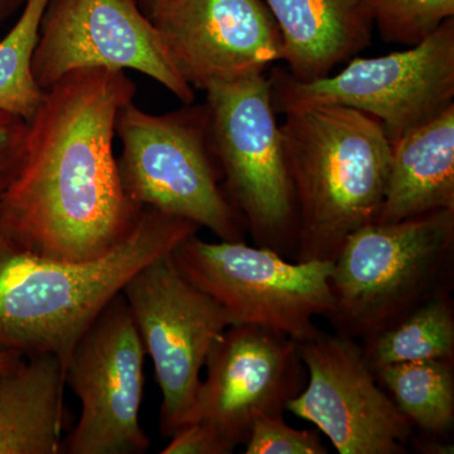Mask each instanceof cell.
Returning <instances> with one entry per match:
<instances>
[{"label": "cell", "instance_id": "obj_1", "mask_svg": "<svg viewBox=\"0 0 454 454\" xmlns=\"http://www.w3.org/2000/svg\"><path fill=\"white\" fill-rule=\"evenodd\" d=\"M137 86L125 71L80 68L44 91L25 162L0 203V231L43 258L89 262L127 240L143 207L114 155L118 114Z\"/></svg>", "mask_w": 454, "mask_h": 454}, {"label": "cell", "instance_id": "obj_2", "mask_svg": "<svg viewBox=\"0 0 454 454\" xmlns=\"http://www.w3.org/2000/svg\"><path fill=\"white\" fill-rule=\"evenodd\" d=\"M200 229L143 207L127 240L89 262L35 255L0 231V351L55 355L65 367L77 340L128 280Z\"/></svg>", "mask_w": 454, "mask_h": 454}, {"label": "cell", "instance_id": "obj_3", "mask_svg": "<svg viewBox=\"0 0 454 454\" xmlns=\"http://www.w3.org/2000/svg\"><path fill=\"white\" fill-rule=\"evenodd\" d=\"M280 114L297 212L293 260L333 262L346 238L378 217L391 142L378 119L351 107L313 104Z\"/></svg>", "mask_w": 454, "mask_h": 454}, {"label": "cell", "instance_id": "obj_4", "mask_svg": "<svg viewBox=\"0 0 454 454\" xmlns=\"http://www.w3.org/2000/svg\"><path fill=\"white\" fill-rule=\"evenodd\" d=\"M454 210L396 223H370L349 234L333 260L337 333L364 342L435 295L450 293Z\"/></svg>", "mask_w": 454, "mask_h": 454}, {"label": "cell", "instance_id": "obj_5", "mask_svg": "<svg viewBox=\"0 0 454 454\" xmlns=\"http://www.w3.org/2000/svg\"><path fill=\"white\" fill-rule=\"evenodd\" d=\"M119 175L140 207L192 221L223 241H244L245 225L229 201L212 146L207 106L166 114L127 104L118 114Z\"/></svg>", "mask_w": 454, "mask_h": 454}, {"label": "cell", "instance_id": "obj_6", "mask_svg": "<svg viewBox=\"0 0 454 454\" xmlns=\"http://www.w3.org/2000/svg\"><path fill=\"white\" fill-rule=\"evenodd\" d=\"M205 91L227 199L256 247L293 260L297 212L270 82L255 74Z\"/></svg>", "mask_w": 454, "mask_h": 454}, {"label": "cell", "instance_id": "obj_7", "mask_svg": "<svg viewBox=\"0 0 454 454\" xmlns=\"http://www.w3.org/2000/svg\"><path fill=\"white\" fill-rule=\"evenodd\" d=\"M172 259L232 325H258L301 343L321 331L316 317L327 318L333 310L331 260L295 262L245 241L210 243L197 234L179 245Z\"/></svg>", "mask_w": 454, "mask_h": 454}, {"label": "cell", "instance_id": "obj_8", "mask_svg": "<svg viewBox=\"0 0 454 454\" xmlns=\"http://www.w3.org/2000/svg\"><path fill=\"white\" fill-rule=\"evenodd\" d=\"M268 79L277 113L313 104L351 107L378 119L394 143L454 104V18L417 46L356 57L322 79L298 82L283 68Z\"/></svg>", "mask_w": 454, "mask_h": 454}, {"label": "cell", "instance_id": "obj_9", "mask_svg": "<svg viewBox=\"0 0 454 454\" xmlns=\"http://www.w3.org/2000/svg\"><path fill=\"white\" fill-rule=\"evenodd\" d=\"M162 393L160 433L170 438L193 422L206 358L231 318L188 282L172 254L139 269L122 288Z\"/></svg>", "mask_w": 454, "mask_h": 454}, {"label": "cell", "instance_id": "obj_10", "mask_svg": "<svg viewBox=\"0 0 454 454\" xmlns=\"http://www.w3.org/2000/svg\"><path fill=\"white\" fill-rule=\"evenodd\" d=\"M145 356L121 292L80 337L66 364V384L82 411L64 439V453H146L151 438L139 420Z\"/></svg>", "mask_w": 454, "mask_h": 454}, {"label": "cell", "instance_id": "obj_11", "mask_svg": "<svg viewBox=\"0 0 454 454\" xmlns=\"http://www.w3.org/2000/svg\"><path fill=\"white\" fill-rule=\"evenodd\" d=\"M80 68L137 71L184 104L195 101L157 27L136 0H51L33 53L35 82L46 91Z\"/></svg>", "mask_w": 454, "mask_h": 454}, {"label": "cell", "instance_id": "obj_12", "mask_svg": "<svg viewBox=\"0 0 454 454\" xmlns=\"http://www.w3.org/2000/svg\"><path fill=\"white\" fill-rule=\"evenodd\" d=\"M307 384L286 406L340 454H405L414 427L367 363L358 340L319 331L298 343Z\"/></svg>", "mask_w": 454, "mask_h": 454}, {"label": "cell", "instance_id": "obj_13", "mask_svg": "<svg viewBox=\"0 0 454 454\" xmlns=\"http://www.w3.org/2000/svg\"><path fill=\"white\" fill-rule=\"evenodd\" d=\"M205 366L193 422L207 424L235 450L256 417H283L307 384L297 340L258 325H229Z\"/></svg>", "mask_w": 454, "mask_h": 454}, {"label": "cell", "instance_id": "obj_14", "mask_svg": "<svg viewBox=\"0 0 454 454\" xmlns=\"http://www.w3.org/2000/svg\"><path fill=\"white\" fill-rule=\"evenodd\" d=\"M149 18L193 90L264 74L284 59L282 32L264 0H168Z\"/></svg>", "mask_w": 454, "mask_h": 454}, {"label": "cell", "instance_id": "obj_15", "mask_svg": "<svg viewBox=\"0 0 454 454\" xmlns=\"http://www.w3.org/2000/svg\"><path fill=\"white\" fill-rule=\"evenodd\" d=\"M282 32L283 61L298 82H313L370 46L364 0H264Z\"/></svg>", "mask_w": 454, "mask_h": 454}, {"label": "cell", "instance_id": "obj_16", "mask_svg": "<svg viewBox=\"0 0 454 454\" xmlns=\"http://www.w3.org/2000/svg\"><path fill=\"white\" fill-rule=\"evenodd\" d=\"M65 367L55 355L0 370V454L64 453Z\"/></svg>", "mask_w": 454, "mask_h": 454}, {"label": "cell", "instance_id": "obj_17", "mask_svg": "<svg viewBox=\"0 0 454 454\" xmlns=\"http://www.w3.org/2000/svg\"><path fill=\"white\" fill-rule=\"evenodd\" d=\"M454 210V104L391 143L384 201L373 223Z\"/></svg>", "mask_w": 454, "mask_h": 454}, {"label": "cell", "instance_id": "obj_18", "mask_svg": "<svg viewBox=\"0 0 454 454\" xmlns=\"http://www.w3.org/2000/svg\"><path fill=\"white\" fill-rule=\"evenodd\" d=\"M376 378L411 426L448 434L454 424V360L409 361L376 370Z\"/></svg>", "mask_w": 454, "mask_h": 454}, {"label": "cell", "instance_id": "obj_19", "mask_svg": "<svg viewBox=\"0 0 454 454\" xmlns=\"http://www.w3.org/2000/svg\"><path fill=\"white\" fill-rule=\"evenodd\" d=\"M361 346L373 372L409 361L454 360V304L450 293L435 295L395 325L361 342Z\"/></svg>", "mask_w": 454, "mask_h": 454}, {"label": "cell", "instance_id": "obj_20", "mask_svg": "<svg viewBox=\"0 0 454 454\" xmlns=\"http://www.w3.org/2000/svg\"><path fill=\"white\" fill-rule=\"evenodd\" d=\"M51 0H26L16 25L0 41V112L31 121L44 98L32 71L42 18Z\"/></svg>", "mask_w": 454, "mask_h": 454}, {"label": "cell", "instance_id": "obj_21", "mask_svg": "<svg viewBox=\"0 0 454 454\" xmlns=\"http://www.w3.org/2000/svg\"><path fill=\"white\" fill-rule=\"evenodd\" d=\"M372 27L387 43L413 47L454 18V0H364Z\"/></svg>", "mask_w": 454, "mask_h": 454}, {"label": "cell", "instance_id": "obj_22", "mask_svg": "<svg viewBox=\"0 0 454 454\" xmlns=\"http://www.w3.org/2000/svg\"><path fill=\"white\" fill-rule=\"evenodd\" d=\"M327 447L313 430H298L283 417L259 415L254 419L245 454H327Z\"/></svg>", "mask_w": 454, "mask_h": 454}, {"label": "cell", "instance_id": "obj_23", "mask_svg": "<svg viewBox=\"0 0 454 454\" xmlns=\"http://www.w3.org/2000/svg\"><path fill=\"white\" fill-rule=\"evenodd\" d=\"M28 122L0 112V203L14 184L25 162Z\"/></svg>", "mask_w": 454, "mask_h": 454}, {"label": "cell", "instance_id": "obj_24", "mask_svg": "<svg viewBox=\"0 0 454 454\" xmlns=\"http://www.w3.org/2000/svg\"><path fill=\"white\" fill-rule=\"evenodd\" d=\"M235 448L220 437L211 427L193 422L176 432L162 454H231Z\"/></svg>", "mask_w": 454, "mask_h": 454}, {"label": "cell", "instance_id": "obj_25", "mask_svg": "<svg viewBox=\"0 0 454 454\" xmlns=\"http://www.w3.org/2000/svg\"><path fill=\"white\" fill-rule=\"evenodd\" d=\"M409 443L413 444L418 452L430 454H448L453 453L452 444H444L438 441H429V438L423 439L422 442L411 439Z\"/></svg>", "mask_w": 454, "mask_h": 454}, {"label": "cell", "instance_id": "obj_26", "mask_svg": "<svg viewBox=\"0 0 454 454\" xmlns=\"http://www.w3.org/2000/svg\"><path fill=\"white\" fill-rule=\"evenodd\" d=\"M26 0H0V26L25 7Z\"/></svg>", "mask_w": 454, "mask_h": 454}, {"label": "cell", "instance_id": "obj_27", "mask_svg": "<svg viewBox=\"0 0 454 454\" xmlns=\"http://www.w3.org/2000/svg\"><path fill=\"white\" fill-rule=\"evenodd\" d=\"M136 2L138 3L140 9L145 12L146 16L151 17L160 5L168 0H136Z\"/></svg>", "mask_w": 454, "mask_h": 454}, {"label": "cell", "instance_id": "obj_28", "mask_svg": "<svg viewBox=\"0 0 454 454\" xmlns=\"http://www.w3.org/2000/svg\"><path fill=\"white\" fill-rule=\"evenodd\" d=\"M25 357L17 352L0 351V370L7 369V367L14 365L20 358Z\"/></svg>", "mask_w": 454, "mask_h": 454}]
</instances>
